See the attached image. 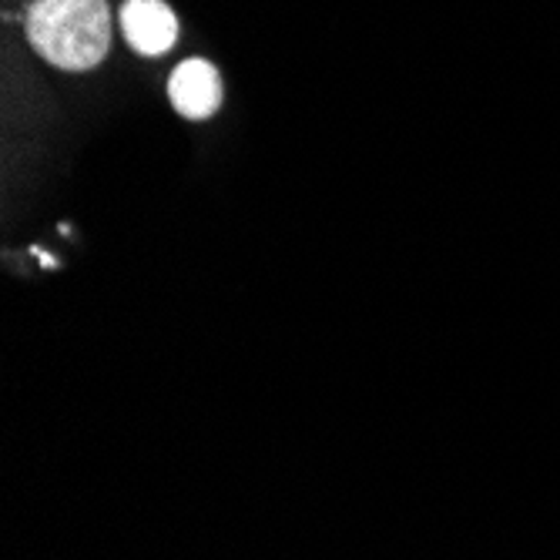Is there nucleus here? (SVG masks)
<instances>
[{"label":"nucleus","mask_w":560,"mask_h":560,"mask_svg":"<svg viewBox=\"0 0 560 560\" xmlns=\"http://www.w3.org/2000/svg\"><path fill=\"white\" fill-rule=\"evenodd\" d=\"M24 31L47 65L91 71L112 50V8L108 0H34Z\"/></svg>","instance_id":"f257e3e1"},{"label":"nucleus","mask_w":560,"mask_h":560,"mask_svg":"<svg viewBox=\"0 0 560 560\" xmlns=\"http://www.w3.org/2000/svg\"><path fill=\"white\" fill-rule=\"evenodd\" d=\"M121 34L141 58H162L178 40V18L165 0H125Z\"/></svg>","instance_id":"f03ea898"},{"label":"nucleus","mask_w":560,"mask_h":560,"mask_svg":"<svg viewBox=\"0 0 560 560\" xmlns=\"http://www.w3.org/2000/svg\"><path fill=\"white\" fill-rule=\"evenodd\" d=\"M222 74L212 61H182L168 78L172 108L188 121H206L222 108Z\"/></svg>","instance_id":"7ed1b4c3"}]
</instances>
